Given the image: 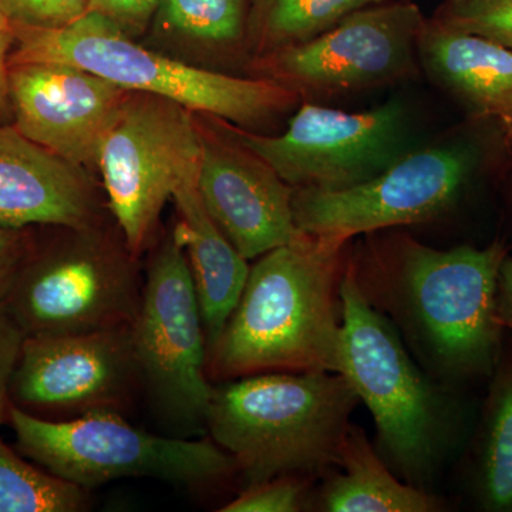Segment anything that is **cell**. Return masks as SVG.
Instances as JSON below:
<instances>
[{
    "instance_id": "obj_1",
    "label": "cell",
    "mask_w": 512,
    "mask_h": 512,
    "mask_svg": "<svg viewBox=\"0 0 512 512\" xmlns=\"http://www.w3.org/2000/svg\"><path fill=\"white\" fill-rule=\"evenodd\" d=\"M345 244L302 234L259 256L238 305L208 350L211 382L272 372L339 373Z\"/></svg>"
},
{
    "instance_id": "obj_2",
    "label": "cell",
    "mask_w": 512,
    "mask_h": 512,
    "mask_svg": "<svg viewBox=\"0 0 512 512\" xmlns=\"http://www.w3.org/2000/svg\"><path fill=\"white\" fill-rule=\"evenodd\" d=\"M360 399L330 372H272L214 387L205 429L248 485L338 466Z\"/></svg>"
},
{
    "instance_id": "obj_3",
    "label": "cell",
    "mask_w": 512,
    "mask_h": 512,
    "mask_svg": "<svg viewBox=\"0 0 512 512\" xmlns=\"http://www.w3.org/2000/svg\"><path fill=\"white\" fill-rule=\"evenodd\" d=\"M507 255L500 241L448 251L409 241L386 279H357L363 291H377V301L403 323L440 375L477 379L493 375L503 355L497 288Z\"/></svg>"
},
{
    "instance_id": "obj_4",
    "label": "cell",
    "mask_w": 512,
    "mask_h": 512,
    "mask_svg": "<svg viewBox=\"0 0 512 512\" xmlns=\"http://www.w3.org/2000/svg\"><path fill=\"white\" fill-rule=\"evenodd\" d=\"M13 47L9 64H70L127 92L165 97L188 110L238 124L274 116L295 101L296 93L274 80L227 76L151 52L116 23L93 12L64 28L16 25Z\"/></svg>"
},
{
    "instance_id": "obj_5",
    "label": "cell",
    "mask_w": 512,
    "mask_h": 512,
    "mask_svg": "<svg viewBox=\"0 0 512 512\" xmlns=\"http://www.w3.org/2000/svg\"><path fill=\"white\" fill-rule=\"evenodd\" d=\"M339 301V375L372 413L380 454L407 483L421 487L447 439V407L367 299L356 266L343 272Z\"/></svg>"
},
{
    "instance_id": "obj_6",
    "label": "cell",
    "mask_w": 512,
    "mask_h": 512,
    "mask_svg": "<svg viewBox=\"0 0 512 512\" xmlns=\"http://www.w3.org/2000/svg\"><path fill=\"white\" fill-rule=\"evenodd\" d=\"M8 416L23 456L86 490L138 477L202 487L237 471L234 458L211 437L157 436L128 423L123 413L50 420L9 404Z\"/></svg>"
},
{
    "instance_id": "obj_7",
    "label": "cell",
    "mask_w": 512,
    "mask_h": 512,
    "mask_svg": "<svg viewBox=\"0 0 512 512\" xmlns=\"http://www.w3.org/2000/svg\"><path fill=\"white\" fill-rule=\"evenodd\" d=\"M131 339L151 409L181 437L201 434L214 392L207 335L190 265L173 231L148 265Z\"/></svg>"
},
{
    "instance_id": "obj_8",
    "label": "cell",
    "mask_w": 512,
    "mask_h": 512,
    "mask_svg": "<svg viewBox=\"0 0 512 512\" xmlns=\"http://www.w3.org/2000/svg\"><path fill=\"white\" fill-rule=\"evenodd\" d=\"M202 150L191 110L154 94L128 93L97 167L121 237L137 258L175 190L198 177Z\"/></svg>"
},
{
    "instance_id": "obj_9",
    "label": "cell",
    "mask_w": 512,
    "mask_h": 512,
    "mask_svg": "<svg viewBox=\"0 0 512 512\" xmlns=\"http://www.w3.org/2000/svg\"><path fill=\"white\" fill-rule=\"evenodd\" d=\"M136 261L94 238L93 225L79 228L70 247L20 265L2 302L26 338L131 326L144 286Z\"/></svg>"
},
{
    "instance_id": "obj_10",
    "label": "cell",
    "mask_w": 512,
    "mask_h": 512,
    "mask_svg": "<svg viewBox=\"0 0 512 512\" xmlns=\"http://www.w3.org/2000/svg\"><path fill=\"white\" fill-rule=\"evenodd\" d=\"M476 167V148L453 144L406 153L355 187L295 188L296 227L303 234L348 242L355 235L420 224L456 202Z\"/></svg>"
},
{
    "instance_id": "obj_11",
    "label": "cell",
    "mask_w": 512,
    "mask_h": 512,
    "mask_svg": "<svg viewBox=\"0 0 512 512\" xmlns=\"http://www.w3.org/2000/svg\"><path fill=\"white\" fill-rule=\"evenodd\" d=\"M406 121L399 101L359 113L303 104L281 136L238 133V141L293 188L343 190L406 154Z\"/></svg>"
},
{
    "instance_id": "obj_12",
    "label": "cell",
    "mask_w": 512,
    "mask_h": 512,
    "mask_svg": "<svg viewBox=\"0 0 512 512\" xmlns=\"http://www.w3.org/2000/svg\"><path fill=\"white\" fill-rule=\"evenodd\" d=\"M141 392L131 326L70 335L29 336L10 382L9 400L46 419L126 413Z\"/></svg>"
},
{
    "instance_id": "obj_13",
    "label": "cell",
    "mask_w": 512,
    "mask_h": 512,
    "mask_svg": "<svg viewBox=\"0 0 512 512\" xmlns=\"http://www.w3.org/2000/svg\"><path fill=\"white\" fill-rule=\"evenodd\" d=\"M423 16L410 2L370 6L309 42L265 56L274 82L299 92L335 94L393 82L413 70Z\"/></svg>"
},
{
    "instance_id": "obj_14",
    "label": "cell",
    "mask_w": 512,
    "mask_h": 512,
    "mask_svg": "<svg viewBox=\"0 0 512 512\" xmlns=\"http://www.w3.org/2000/svg\"><path fill=\"white\" fill-rule=\"evenodd\" d=\"M16 130L74 167H94L127 90L62 63L9 64Z\"/></svg>"
},
{
    "instance_id": "obj_15",
    "label": "cell",
    "mask_w": 512,
    "mask_h": 512,
    "mask_svg": "<svg viewBox=\"0 0 512 512\" xmlns=\"http://www.w3.org/2000/svg\"><path fill=\"white\" fill-rule=\"evenodd\" d=\"M204 140L197 178L202 204L245 259L301 237L293 217L295 188L261 158Z\"/></svg>"
},
{
    "instance_id": "obj_16",
    "label": "cell",
    "mask_w": 512,
    "mask_h": 512,
    "mask_svg": "<svg viewBox=\"0 0 512 512\" xmlns=\"http://www.w3.org/2000/svg\"><path fill=\"white\" fill-rule=\"evenodd\" d=\"M96 201L82 168L33 143L15 127H0V227L84 228Z\"/></svg>"
},
{
    "instance_id": "obj_17",
    "label": "cell",
    "mask_w": 512,
    "mask_h": 512,
    "mask_svg": "<svg viewBox=\"0 0 512 512\" xmlns=\"http://www.w3.org/2000/svg\"><path fill=\"white\" fill-rule=\"evenodd\" d=\"M197 178L185 181L174 192L180 218L173 234L190 265L210 350L238 305L251 266L205 210Z\"/></svg>"
},
{
    "instance_id": "obj_18",
    "label": "cell",
    "mask_w": 512,
    "mask_h": 512,
    "mask_svg": "<svg viewBox=\"0 0 512 512\" xmlns=\"http://www.w3.org/2000/svg\"><path fill=\"white\" fill-rule=\"evenodd\" d=\"M427 72L474 113L512 127V50L426 23L417 43Z\"/></svg>"
},
{
    "instance_id": "obj_19",
    "label": "cell",
    "mask_w": 512,
    "mask_h": 512,
    "mask_svg": "<svg viewBox=\"0 0 512 512\" xmlns=\"http://www.w3.org/2000/svg\"><path fill=\"white\" fill-rule=\"evenodd\" d=\"M338 474L323 488L322 510L329 512H434L443 504L421 487L402 483L365 431L350 424L339 447Z\"/></svg>"
},
{
    "instance_id": "obj_20",
    "label": "cell",
    "mask_w": 512,
    "mask_h": 512,
    "mask_svg": "<svg viewBox=\"0 0 512 512\" xmlns=\"http://www.w3.org/2000/svg\"><path fill=\"white\" fill-rule=\"evenodd\" d=\"M474 494L485 511L512 512V356L491 375L474 460Z\"/></svg>"
},
{
    "instance_id": "obj_21",
    "label": "cell",
    "mask_w": 512,
    "mask_h": 512,
    "mask_svg": "<svg viewBox=\"0 0 512 512\" xmlns=\"http://www.w3.org/2000/svg\"><path fill=\"white\" fill-rule=\"evenodd\" d=\"M384 0H254L255 37L266 55L309 42Z\"/></svg>"
},
{
    "instance_id": "obj_22",
    "label": "cell",
    "mask_w": 512,
    "mask_h": 512,
    "mask_svg": "<svg viewBox=\"0 0 512 512\" xmlns=\"http://www.w3.org/2000/svg\"><path fill=\"white\" fill-rule=\"evenodd\" d=\"M89 490L26 463L0 439V512H82Z\"/></svg>"
},
{
    "instance_id": "obj_23",
    "label": "cell",
    "mask_w": 512,
    "mask_h": 512,
    "mask_svg": "<svg viewBox=\"0 0 512 512\" xmlns=\"http://www.w3.org/2000/svg\"><path fill=\"white\" fill-rule=\"evenodd\" d=\"M157 15L174 32L221 45L241 39L245 0H161Z\"/></svg>"
},
{
    "instance_id": "obj_24",
    "label": "cell",
    "mask_w": 512,
    "mask_h": 512,
    "mask_svg": "<svg viewBox=\"0 0 512 512\" xmlns=\"http://www.w3.org/2000/svg\"><path fill=\"white\" fill-rule=\"evenodd\" d=\"M434 23L512 50V0H447Z\"/></svg>"
},
{
    "instance_id": "obj_25",
    "label": "cell",
    "mask_w": 512,
    "mask_h": 512,
    "mask_svg": "<svg viewBox=\"0 0 512 512\" xmlns=\"http://www.w3.org/2000/svg\"><path fill=\"white\" fill-rule=\"evenodd\" d=\"M303 484L295 476H282L248 485L220 512H296L301 510Z\"/></svg>"
},
{
    "instance_id": "obj_26",
    "label": "cell",
    "mask_w": 512,
    "mask_h": 512,
    "mask_svg": "<svg viewBox=\"0 0 512 512\" xmlns=\"http://www.w3.org/2000/svg\"><path fill=\"white\" fill-rule=\"evenodd\" d=\"M0 5L15 25L57 29L87 15L92 0H0Z\"/></svg>"
},
{
    "instance_id": "obj_27",
    "label": "cell",
    "mask_w": 512,
    "mask_h": 512,
    "mask_svg": "<svg viewBox=\"0 0 512 512\" xmlns=\"http://www.w3.org/2000/svg\"><path fill=\"white\" fill-rule=\"evenodd\" d=\"M26 335L0 301V423L9 409V389Z\"/></svg>"
},
{
    "instance_id": "obj_28",
    "label": "cell",
    "mask_w": 512,
    "mask_h": 512,
    "mask_svg": "<svg viewBox=\"0 0 512 512\" xmlns=\"http://www.w3.org/2000/svg\"><path fill=\"white\" fill-rule=\"evenodd\" d=\"M161 0H92L89 12L116 23L127 33L146 29L148 20L157 13Z\"/></svg>"
},
{
    "instance_id": "obj_29",
    "label": "cell",
    "mask_w": 512,
    "mask_h": 512,
    "mask_svg": "<svg viewBox=\"0 0 512 512\" xmlns=\"http://www.w3.org/2000/svg\"><path fill=\"white\" fill-rule=\"evenodd\" d=\"M22 264V239L18 229L0 227V301L5 299Z\"/></svg>"
},
{
    "instance_id": "obj_30",
    "label": "cell",
    "mask_w": 512,
    "mask_h": 512,
    "mask_svg": "<svg viewBox=\"0 0 512 512\" xmlns=\"http://www.w3.org/2000/svg\"><path fill=\"white\" fill-rule=\"evenodd\" d=\"M16 25L0 5V120L12 114L9 101V57L15 46Z\"/></svg>"
},
{
    "instance_id": "obj_31",
    "label": "cell",
    "mask_w": 512,
    "mask_h": 512,
    "mask_svg": "<svg viewBox=\"0 0 512 512\" xmlns=\"http://www.w3.org/2000/svg\"><path fill=\"white\" fill-rule=\"evenodd\" d=\"M497 316L504 329L512 330V256H505L498 276Z\"/></svg>"
}]
</instances>
